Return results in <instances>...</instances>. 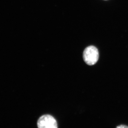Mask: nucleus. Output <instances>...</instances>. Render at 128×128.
<instances>
[{"instance_id": "nucleus-1", "label": "nucleus", "mask_w": 128, "mask_h": 128, "mask_svg": "<svg viewBox=\"0 0 128 128\" xmlns=\"http://www.w3.org/2000/svg\"><path fill=\"white\" fill-rule=\"evenodd\" d=\"M83 58L85 63L88 65L95 64L99 58L98 50L95 46H88L85 48L83 52Z\"/></svg>"}, {"instance_id": "nucleus-2", "label": "nucleus", "mask_w": 128, "mask_h": 128, "mask_svg": "<svg viewBox=\"0 0 128 128\" xmlns=\"http://www.w3.org/2000/svg\"><path fill=\"white\" fill-rule=\"evenodd\" d=\"M38 126L39 128H57V121L55 118L49 114L41 116L38 121Z\"/></svg>"}, {"instance_id": "nucleus-3", "label": "nucleus", "mask_w": 128, "mask_h": 128, "mask_svg": "<svg viewBox=\"0 0 128 128\" xmlns=\"http://www.w3.org/2000/svg\"><path fill=\"white\" fill-rule=\"evenodd\" d=\"M117 128H128V126H125L124 125H121L120 126H118L117 127Z\"/></svg>"}]
</instances>
